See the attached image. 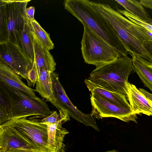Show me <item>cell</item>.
<instances>
[{"label":"cell","instance_id":"4","mask_svg":"<svg viewBox=\"0 0 152 152\" xmlns=\"http://www.w3.org/2000/svg\"><path fill=\"white\" fill-rule=\"evenodd\" d=\"M89 2L94 9L112 26L128 53L152 62V57L144 48L143 42L133 31L129 19L108 4Z\"/></svg>","mask_w":152,"mask_h":152},{"label":"cell","instance_id":"28","mask_svg":"<svg viewBox=\"0 0 152 152\" xmlns=\"http://www.w3.org/2000/svg\"><path fill=\"white\" fill-rule=\"evenodd\" d=\"M140 1L143 7L152 10V0H140Z\"/></svg>","mask_w":152,"mask_h":152},{"label":"cell","instance_id":"7","mask_svg":"<svg viewBox=\"0 0 152 152\" xmlns=\"http://www.w3.org/2000/svg\"><path fill=\"white\" fill-rule=\"evenodd\" d=\"M43 118L32 116L10 119L0 126L13 127L31 141L40 152H53L47 144V126L41 121Z\"/></svg>","mask_w":152,"mask_h":152},{"label":"cell","instance_id":"24","mask_svg":"<svg viewBox=\"0 0 152 152\" xmlns=\"http://www.w3.org/2000/svg\"><path fill=\"white\" fill-rule=\"evenodd\" d=\"M10 119V118L5 110L0 107V125L7 122Z\"/></svg>","mask_w":152,"mask_h":152},{"label":"cell","instance_id":"12","mask_svg":"<svg viewBox=\"0 0 152 152\" xmlns=\"http://www.w3.org/2000/svg\"><path fill=\"white\" fill-rule=\"evenodd\" d=\"M32 32L34 53V62L36 64L37 75L41 68L45 69L50 73L53 72L56 69V63L53 56L50 50L41 43L32 31Z\"/></svg>","mask_w":152,"mask_h":152},{"label":"cell","instance_id":"9","mask_svg":"<svg viewBox=\"0 0 152 152\" xmlns=\"http://www.w3.org/2000/svg\"><path fill=\"white\" fill-rule=\"evenodd\" d=\"M0 61L26 80L30 86L28 74L33 64L26 58L18 46L9 42L0 44Z\"/></svg>","mask_w":152,"mask_h":152},{"label":"cell","instance_id":"30","mask_svg":"<svg viewBox=\"0 0 152 152\" xmlns=\"http://www.w3.org/2000/svg\"><path fill=\"white\" fill-rule=\"evenodd\" d=\"M105 152H119L115 150H110Z\"/></svg>","mask_w":152,"mask_h":152},{"label":"cell","instance_id":"21","mask_svg":"<svg viewBox=\"0 0 152 152\" xmlns=\"http://www.w3.org/2000/svg\"><path fill=\"white\" fill-rule=\"evenodd\" d=\"M32 31L41 43L49 50L53 49L54 45L51 40L50 34L45 31L35 20H28Z\"/></svg>","mask_w":152,"mask_h":152},{"label":"cell","instance_id":"16","mask_svg":"<svg viewBox=\"0 0 152 152\" xmlns=\"http://www.w3.org/2000/svg\"><path fill=\"white\" fill-rule=\"evenodd\" d=\"M84 83L91 94L100 96L117 106L132 109L126 96L104 89L93 83L88 79H86L84 80Z\"/></svg>","mask_w":152,"mask_h":152},{"label":"cell","instance_id":"20","mask_svg":"<svg viewBox=\"0 0 152 152\" xmlns=\"http://www.w3.org/2000/svg\"><path fill=\"white\" fill-rule=\"evenodd\" d=\"M127 11L141 19L152 23V19L140 1L136 0H115Z\"/></svg>","mask_w":152,"mask_h":152},{"label":"cell","instance_id":"6","mask_svg":"<svg viewBox=\"0 0 152 152\" xmlns=\"http://www.w3.org/2000/svg\"><path fill=\"white\" fill-rule=\"evenodd\" d=\"M81 50L84 62L96 66L122 56L115 48L87 27L83 26Z\"/></svg>","mask_w":152,"mask_h":152},{"label":"cell","instance_id":"13","mask_svg":"<svg viewBox=\"0 0 152 152\" xmlns=\"http://www.w3.org/2000/svg\"><path fill=\"white\" fill-rule=\"evenodd\" d=\"M0 81L33 98L37 96L33 90L27 86L22 80L20 76L11 68L0 61Z\"/></svg>","mask_w":152,"mask_h":152},{"label":"cell","instance_id":"8","mask_svg":"<svg viewBox=\"0 0 152 152\" xmlns=\"http://www.w3.org/2000/svg\"><path fill=\"white\" fill-rule=\"evenodd\" d=\"M52 90L56 101V107L59 111L66 112L72 118L85 126H91L96 131L99 128L96 118L91 114H86L79 110L71 102L60 83L59 75L54 72L50 73Z\"/></svg>","mask_w":152,"mask_h":152},{"label":"cell","instance_id":"18","mask_svg":"<svg viewBox=\"0 0 152 152\" xmlns=\"http://www.w3.org/2000/svg\"><path fill=\"white\" fill-rule=\"evenodd\" d=\"M131 56L133 70L137 73L144 86L152 92V62L134 55Z\"/></svg>","mask_w":152,"mask_h":152},{"label":"cell","instance_id":"2","mask_svg":"<svg viewBox=\"0 0 152 152\" xmlns=\"http://www.w3.org/2000/svg\"><path fill=\"white\" fill-rule=\"evenodd\" d=\"M96 67L88 79L102 88L127 97L128 77L133 70L132 58L126 54Z\"/></svg>","mask_w":152,"mask_h":152},{"label":"cell","instance_id":"25","mask_svg":"<svg viewBox=\"0 0 152 152\" xmlns=\"http://www.w3.org/2000/svg\"><path fill=\"white\" fill-rule=\"evenodd\" d=\"M35 8L33 6H30L26 8V15L28 19L29 20H35L34 18Z\"/></svg>","mask_w":152,"mask_h":152},{"label":"cell","instance_id":"3","mask_svg":"<svg viewBox=\"0 0 152 152\" xmlns=\"http://www.w3.org/2000/svg\"><path fill=\"white\" fill-rule=\"evenodd\" d=\"M0 95L4 99L10 120L34 115L44 118L53 112L44 99L32 97L0 81Z\"/></svg>","mask_w":152,"mask_h":152},{"label":"cell","instance_id":"15","mask_svg":"<svg viewBox=\"0 0 152 152\" xmlns=\"http://www.w3.org/2000/svg\"><path fill=\"white\" fill-rule=\"evenodd\" d=\"M47 126V144L53 152H59L65 145L63 143L64 138L69 132L63 128L62 125L65 122L61 121L55 123H44Z\"/></svg>","mask_w":152,"mask_h":152},{"label":"cell","instance_id":"26","mask_svg":"<svg viewBox=\"0 0 152 152\" xmlns=\"http://www.w3.org/2000/svg\"><path fill=\"white\" fill-rule=\"evenodd\" d=\"M143 45L147 51L152 57V41H145L143 42Z\"/></svg>","mask_w":152,"mask_h":152},{"label":"cell","instance_id":"11","mask_svg":"<svg viewBox=\"0 0 152 152\" xmlns=\"http://www.w3.org/2000/svg\"><path fill=\"white\" fill-rule=\"evenodd\" d=\"M13 149L39 151L31 141L15 128L9 126H0V152Z\"/></svg>","mask_w":152,"mask_h":152},{"label":"cell","instance_id":"5","mask_svg":"<svg viewBox=\"0 0 152 152\" xmlns=\"http://www.w3.org/2000/svg\"><path fill=\"white\" fill-rule=\"evenodd\" d=\"M30 1L0 0V44L9 42L19 47L20 37L28 20L26 9Z\"/></svg>","mask_w":152,"mask_h":152},{"label":"cell","instance_id":"22","mask_svg":"<svg viewBox=\"0 0 152 152\" xmlns=\"http://www.w3.org/2000/svg\"><path fill=\"white\" fill-rule=\"evenodd\" d=\"M117 10L133 23L140 26L152 32V23L144 21L129 13L125 10L117 9Z\"/></svg>","mask_w":152,"mask_h":152},{"label":"cell","instance_id":"14","mask_svg":"<svg viewBox=\"0 0 152 152\" xmlns=\"http://www.w3.org/2000/svg\"><path fill=\"white\" fill-rule=\"evenodd\" d=\"M129 85L127 97L133 113L152 116V107L145 95L134 85L129 83Z\"/></svg>","mask_w":152,"mask_h":152},{"label":"cell","instance_id":"23","mask_svg":"<svg viewBox=\"0 0 152 152\" xmlns=\"http://www.w3.org/2000/svg\"><path fill=\"white\" fill-rule=\"evenodd\" d=\"M28 78L30 86H32L34 87L36 83L37 78V69L34 62L33 63L31 69L28 73Z\"/></svg>","mask_w":152,"mask_h":152},{"label":"cell","instance_id":"19","mask_svg":"<svg viewBox=\"0 0 152 152\" xmlns=\"http://www.w3.org/2000/svg\"><path fill=\"white\" fill-rule=\"evenodd\" d=\"M19 41L20 48L26 58L33 64L34 61L33 37L28 19L25 23Z\"/></svg>","mask_w":152,"mask_h":152},{"label":"cell","instance_id":"27","mask_svg":"<svg viewBox=\"0 0 152 152\" xmlns=\"http://www.w3.org/2000/svg\"><path fill=\"white\" fill-rule=\"evenodd\" d=\"M140 91L142 93L146 98L148 102L152 107V94H151L145 89L139 88Z\"/></svg>","mask_w":152,"mask_h":152},{"label":"cell","instance_id":"1","mask_svg":"<svg viewBox=\"0 0 152 152\" xmlns=\"http://www.w3.org/2000/svg\"><path fill=\"white\" fill-rule=\"evenodd\" d=\"M66 10L76 17L110 45L122 56L127 54L115 31L109 23L91 5L87 0H66L64 2Z\"/></svg>","mask_w":152,"mask_h":152},{"label":"cell","instance_id":"29","mask_svg":"<svg viewBox=\"0 0 152 152\" xmlns=\"http://www.w3.org/2000/svg\"><path fill=\"white\" fill-rule=\"evenodd\" d=\"M4 152H40L39 151L34 150H28L23 149H13Z\"/></svg>","mask_w":152,"mask_h":152},{"label":"cell","instance_id":"17","mask_svg":"<svg viewBox=\"0 0 152 152\" xmlns=\"http://www.w3.org/2000/svg\"><path fill=\"white\" fill-rule=\"evenodd\" d=\"M50 72L41 68L37 75L35 91L55 107L56 101L53 94Z\"/></svg>","mask_w":152,"mask_h":152},{"label":"cell","instance_id":"10","mask_svg":"<svg viewBox=\"0 0 152 152\" xmlns=\"http://www.w3.org/2000/svg\"><path fill=\"white\" fill-rule=\"evenodd\" d=\"M92 111L90 114L98 119L113 117L126 122L133 121L137 123V115L131 109L113 104L102 97L94 94L90 95Z\"/></svg>","mask_w":152,"mask_h":152},{"label":"cell","instance_id":"31","mask_svg":"<svg viewBox=\"0 0 152 152\" xmlns=\"http://www.w3.org/2000/svg\"><path fill=\"white\" fill-rule=\"evenodd\" d=\"M64 147L65 146H64L59 152H65Z\"/></svg>","mask_w":152,"mask_h":152}]
</instances>
